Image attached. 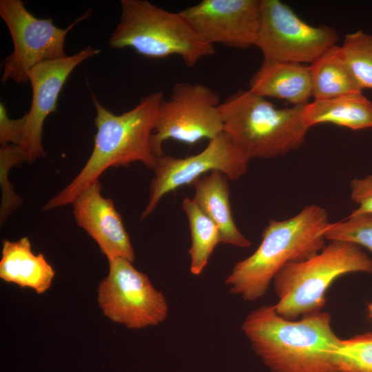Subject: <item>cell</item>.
<instances>
[{
    "label": "cell",
    "instance_id": "6da1fadb",
    "mask_svg": "<svg viewBox=\"0 0 372 372\" xmlns=\"http://www.w3.org/2000/svg\"><path fill=\"white\" fill-rule=\"evenodd\" d=\"M242 330L271 372H339L334 353L342 339L327 312L289 320L262 305L247 315Z\"/></svg>",
    "mask_w": 372,
    "mask_h": 372
},
{
    "label": "cell",
    "instance_id": "7a4b0ae2",
    "mask_svg": "<svg viewBox=\"0 0 372 372\" xmlns=\"http://www.w3.org/2000/svg\"><path fill=\"white\" fill-rule=\"evenodd\" d=\"M96 109V133L92 152L78 175L43 207L49 211L72 204L77 195L111 167L128 166L141 162L153 169L158 157L151 138L158 108L164 99L161 92L143 96L130 110L116 115L100 103L91 92Z\"/></svg>",
    "mask_w": 372,
    "mask_h": 372
},
{
    "label": "cell",
    "instance_id": "3957f363",
    "mask_svg": "<svg viewBox=\"0 0 372 372\" xmlns=\"http://www.w3.org/2000/svg\"><path fill=\"white\" fill-rule=\"evenodd\" d=\"M329 223L327 211L316 205L284 220H269L257 249L226 278L229 292L246 301L261 298L283 266L308 259L325 247L323 231Z\"/></svg>",
    "mask_w": 372,
    "mask_h": 372
},
{
    "label": "cell",
    "instance_id": "277c9868",
    "mask_svg": "<svg viewBox=\"0 0 372 372\" xmlns=\"http://www.w3.org/2000/svg\"><path fill=\"white\" fill-rule=\"evenodd\" d=\"M303 105L278 108L266 98L240 90L221 102L224 132L249 161L270 159L298 149L309 129Z\"/></svg>",
    "mask_w": 372,
    "mask_h": 372
},
{
    "label": "cell",
    "instance_id": "5b68a950",
    "mask_svg": "<svg viewBox=\"0 0 372 372\" xmlns=\"http://www.w3.org/2000/svg\"><path fill=\"white\" fill-rule=\"evenodd\" d=\"M357 272L372 273V259L354 243L331 241L313 256L287 263L278 271L272 280L278 297L274 308L289 320L320 311L332 282Z\"/></svg>",
    "mask_w": 372,
    "mask_h": 372
},
{
    "label": "cell",
    "instance_id": "8992f818",
    "mask_svg": "<svg viewBox=\"0 0 372 372\" xmlns=\"http://www.w3.org/2000/svg\"><path fill=\"white\" fill-rule=\"evenodd\" d=\"M121 19L109 40L112 48H130L149 59L176 55L189 68L216 52L180 12L146 0H121Z\"/></svg>",
    "mask_w": 372,
    "mask_h": 372
},
{
    "label": "cell",
    "instance_id": "52a82bcc",
    "mask_svg": "<svg viewBox=\"0 0 372 372\" xmlns=\"http://www.w3.org/2000/svg\"><path fill=\"white\" fill-rule=\"evenodd\" d=\"M220 103L218 94L203 84L174 85L170 97L163 99L158 108L151 138L154 154L163 156V144L168 139L194 144L223 132Z\"/></svg>",
    "mask_w": 372,
    "mask_h": 372
},
{
    "label": "cell",
    "instance_id": "ba28073f",
    "mask_svg": "<svg viewBox=\"0 0 372 372\" xmlns=\"http://www.w3.org/2000/svg\"><path fill=\"white\" fill-rule=\"evenodd\" d=\"M91 14L88 10L65 29L56 27L52 19L35 17L21 0H1L0 16L10 33L13 51L3 61L1 81H29L37 65L66 56L64 45L70 30Z\"/></svg>",
    "mask_w": 372,
    "mask_h": 372
},
{
    "label": "cell",
    "instance_id": "9c48e42d",
    "mask_svg": "<svg viewBox=\"0 0 372 372\" xmlns=\"http://www.w3.org/2000/svg\"><path fill=\"white\" fill-rule=\"evenodd\" d=\"M109 273L99 285L97 300L107 318L130 329L156 326L165 320L168 305L148 276L122 258L107 259Z\"/></svg>",
    "mask_w": 372,
    "mask_h": 372
},
{
    "label": "cell",
    "instance_id": "30bf717a",
    "mask_svg": "<svg viewBox=\"0 0 372 372\" xmlns=\"http://www.w3.org/2000/svg\"><path fill=\"white\" fill-rule=\"evenodd\" d=\"M338 36L329 26L311 25L278 0H261L255 46L265 60L309 65L336 45Z\"/></svg>",
    "mask_w": 372,
    "mask_h": 372
},
{
    "label": "cell",
    "instance_id": "8fae6325",
    "mask_svg": "<svg viewBox=\"0 0 372 372\" xmlns=\"http://www.w3.org/2000/svg\"><path fill=\"white\" fill-rule=\"evenodd\" d=\"M249 161L235 145L225 132L209 141L207 145L196 155L178 158L165 155L158 157L152 169L154 177L149 186V199L141 216L147 218L167 194L214 170L236 180L247 171Z\"/></svg>",
    "mask_w": 372,
    "mask_h": 372
},
{
    "label": "cell",
    "instance_id": "7c38bea8",
    "mask_svg": "<svg viewBox=\"0 0 372 372\" xmlns=\"http://www.w3.org/2000/svg\"><path fill=\"white\" fill-rule=\"evenodd\" d=\"M180 12L208 43L246 49L256 42L261 0H203Z\"/></svg>",
    "mask_w": 372,
    "mask_h": 372
},
{
    "label": "cell",
    "instance_id": "4fadbf2b",
    "mask_svg": "<svg viewBox=\"0 0 372 372\" xmlns=\"http://www.w3.org/2000/svg\"><path fill=\"white\" fill-rule=\"evenodd\" d=\"M99 52V50L87 46L72 56L40 63L31 70L29 81L32 90V103L24 137L19 145L25 161L31 163L45 156L42 144L45 118L56 111L59 95L72 72Z\"/></svg>",
    "mask_w": 372,
    "mask_h": 372
},
{
    "label": "cell",
    "instance_id": "5bb4252c",
    "mask_svg": "<svg viewBox=\"0 0 372 372\" xmlns=\"http://www.w3.org/2000/svg\"><path fill=\"white\" fill-rule=\"evenodd\" d=\"M101 189L97 180L77 195L72 203L74 219L107 259L122 258L133 262L134 251L121 216L113 200L103 196Z\"/></svg>",
    "mask_w": 372,
    "mask_h": 372
},
{
    "label": "cell",
    "instance_id": "9a60e30c",
    "mask_svg": "<svg viewBox=\"0 0 372 372\" xmlns=\"http://www.w3.org/2000/svg\"><path fill=\"white\" fill-rule=\"evenodd\" d=\"M249 90L264 97L284 99L303 105L312 97L309 65L265 60L249 81Z\"/></svg>",
    "mask_w": 372,
    "mask_h": 372
},
{
    "label": "cell",
    "instance_id": "2e32d148",
    "mask_svg": "<svg viewBox=\"0 0 372 372\" xmlns=\"http://www.w3.org/2000/svg\"><path fill=\"white\" fill-rule=\"evenodd\" d=\"M228 177L214 170L192 183V198L198 208L218 227L221 242L247 248L251 245L236 227L231 214Z\"/></svg>",
    "mask_w": 372,
    "mask_h": 372
},
{
    "label": "cell",
    "instance_id": "e0dca14e",
    "mask_svg": "<svg viewBox=\"0 0 372 372\" xmlns=\"http://www.w3.org/2000/svg\"><path fill=\"white\" fill-rule=\"evenodd\" d=\"M55 271L42 254H35L28 237L3 242L0 278L5 282L43 293L51 286Z\"/></svg>",
    "mask_w": 372,
    "mask_h": 372
},
{
    "label": "cell",
    "instance_id": "ac0fdd59",
    "mask_svg": "<svg viewBox=\"0 0 372 372\" xmlns=\"http://www.w3.org/2000/svg\"><path fill=\"white\" fill-rule=\"evenodd\" d=\"M302 119L308 129L321 123H332L353 130L371 128L372 102L362 92L314 99L304 105Z\"/></svg>",
    "mask_w": 372,
    "mask_h": 372
},
{
    "label": "cell",
    "instance_id": "d6986e66",
    "mask_svg": "<svg viewBox=\"0 0 372 372\" xmlns=\"http://www.w3.org/2000/svg\"><path fill=\"white\" fill-rule=\"evenodd\" d=\"M309 68L314 99H329L362 91L351 74L339 45L329 49Z\"/></svg>",
    "mask_w": 372,
    "mask_h": 372
},
{
    "label": "cell",
    "instance_id": "ffe728a7",
    "mask_svg": "<svg viewBox=\"0 0 372 372\" xmlns=\"http://www.w3.org/2000/svg\"><path fill=\"white\" fill-rule=\"evenodd\" d=\"M183 209L189 222L191 245L188 250L190 256V271L200 275L208 263L216 245L221 242L219 229L196 205L192 198H184Z\"/></svg>",
    "mask_w": 372,
    "mask_h": 372
},
{
    "label": "cell",
    "instance_id": "44dd1931",
    "mask_svg": "<svg viewBox=\"0 0 372 372\" xmlns=\"http://www.w3.org/2000/svg\"><path fill=\"white\" fill-rule=\"evenodd\" d=\"M340 48L342 56L360 89L372 90V35L362 30L347 34Z\"/></svg>",
    "mask_w": 372,
    "mask_h": 372
},
{
    "label": "cell",
    "instance_id": "7402d4cb",
    "mask_svg": "<svg viewBox=\"0 0 372 372\" xmlns=\"http://www.w3.org/2000/svg\"><path fill=\"white\" fill-rule=\"evenodd\" d=\"M334 362L339 372H372V333L342 339Z\"/></svg>",
    "mask_w": 372,
    "mask_h": 372
},
{
    "label": "cell",
    "instance_id": "603a6c76",
    "mask_svg": "<svg viewBox=\"0 0 372 372\" xmlns=\"http://www.w3.org/2000/svg\"><path fill=\"white\" fill-rule=\"evenodd\" d=\"M323 235L326 240L354 243L372 252V215L351 212L342 221L329 223Z\"/></svg>",
    "mask_w": 372,
    "mask_h": 372
},
{
    "label": "cell",
    "instance_id": "cb8c5ba5",
    "mask_svg": "<svg viewBox=\"0 0 372 372\" xmlns=\"http://www.w3.org/2000/svg\"><path fill=\"white\" fill-rule=\"evenodd\" d=\"M25 161L19 145H6L0 147V186L1 199L0 207V223L2 225L10 215L18 207L23 200L14 191L8 179L10 168Z\"/></svg>",
    "mask_w": 372,
    "mask_h": 372
},
{
    "label": "cell",
    "instance_id": "d4e9b609",
    "mask_svg": "<svg viewBox=\"0 0 372 372\" xmlns=\"http://www.w3.org/2000/svg\"><path fill=\"white\" fill-rule=\"evenodd\" d=\"M28 122V112L17 119H10L5 105L0 103V143L1 145H20Z\"/></svg>",
    "mask_w": 372,
    "mask_h": 372
},
{
    "label": "cell",
    "instance_id": "484cf974",
    "mask_svg": "<svg viewBox=\"0 0 372 372\" xmlns=\"http://www.w3.org/2000/svg\"><path fill=\"white\" fill-rule=\"evenodd\" d=\"M351 198L358 205L354 214L372 215V175L362 178H353L350 183Z\"/></svg>",
    "mask_w": 372,
    "mask_h": 372
},
{
    "label": "cell",
    "instance_id": "4316f807",
    "mask_svg": "<svg viewBox=\"0 0 372 372\" xmlns=\"http://www.w3.org/2000/svg\"><path fill=\"white\" fill-rule=\"evenodd\" d=\"M368 311H369V317L372 320V302L369 304V305H368Z\"/></svg>",
    "mask_w": 372,
    "mask_h": 372
}]
</instances>
